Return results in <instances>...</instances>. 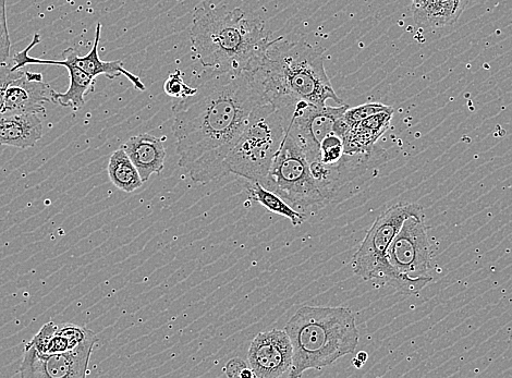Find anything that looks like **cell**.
<instances>
[{
    "label": "cell",
    "mask_w": 512,
    "mask_h": 378,
    "mask_svg": "<svg viewBox=\"0 0 512 378\" xmlns=\"http://www.w3.org/2000/svg\"><path fill=\"white\" fill-rule=\"evenodd\" d=\"M262 104L252 73L243 71L210 72L194 95L174 106L178 165L195 184L229 175L226 157Z\"/></svg>",
    "instance_id": "1"
},
{
    "label": "cell",
    "mask_w": 512,
    "mask_h": 378,
    "mask_svg": "<svg viewBox=\"0 0 512 378\" xmlns=\"http://www.w3.org/2000/svg\"><path fill=\"white\" fill-rule=\"evenodd\" d=\"M250 72L265 103L289 121L302 101L320 107L328 100L344 105L327 76L323 53L306 41L272 40Z\"/></svg>",
    "instance_id": "2"
},
{
    "label": "cell",
    "mask_w": 512,
    "mask_h": 378,
    "mask_svg": "<svg viewBox=\"0 0 512 378\" xmlns=\"http://www.w3.org/2000/svg\"><path fill=\"white\" fill-rule=\"evenodd\" d=\"M271 42L264 22L239 8L200 6L195 10L192 51L210 72L252 71Z\"/></svg>",
    "instance_id": "3"
},
{
    "label": "cell",
    "mask_w": 512,
    "mask_h": 378,
    "mask_svg": "<svg viewBox=\"0 0 512 378\" xmlns=\"http://www.w3.org/2000/svg\"><path fill=\"white\" fill-rule=\"evenodd\" d=\"M285 331L294 349L291 378L322 370L351 355L360 339L355 315L343 307H303L291 317Z\"/></svg>",
    "instance_id": "4"
},
{
    "label": "cell",
    "mask_w": 512,
    "mask_h": 378,
    "mask_svg": "<svg viewBox=\"0 0 512 378\" xmlns=\"http://www.w3.org/2000/svg\"><path fill=\"white\" fill-rule=\"evenodd\" d=\"M289 123L271 104L256 107L246 129L226 157L229 174L262 184L285 139Z\"/></svg>",
    "instance_id": "5"
},
{
    "label": "cell",
    "mask_w": 512,
    "mask_h": 378,
    "mask_svg": "<svg viewBox=\"0 0 512 378\" xmlns=\"http://www.w3.org/2000/svg\"><path fill=\"white\" fill-rule=\"evenodd\" d=\"M425 217L412 216L402 225L386 254L383 286L416 295L432 282V248Z\"/></svg>",
    "instance_id": "6"
},
{
    "label": "cell",
    "mask_w": 512,
    "mask_h": 378,
    "mask_svg": "<svg viewBox=\"0 0 512 378\" xmlns=\"http://www.w3.org/2000/svg\"><path fill=\"white\" fill-rule=\"evenodd\" d=\"M262 185L303 214L329 204L311 173L306 154L288 132Z\"/></svg>",
    "instance_id": "7"
},
{
    "label": "cell",
    "mask_w": 512,
    "mask_h": 378,
    "mask_svg": "<svg viewBox=\"0 0 512 378\" xmlns=\"http://www.w3.org/2000/svg\"><path fill=\"white\" fill-rule=\"evenodd\" d=\"M425 217L423 207L418 203H399L375 219L363 239L351 265L353 273L365 282L383 286L387 273L386 254L400 228L409 217Z\"/></svg>",
    "instance_id": "8"
},
{
    "label": "cell",
    "mask_w": 512,
    "mask_h": 378,
    "mask_svg": "<svg viewBox=\"0 0 512 378\" xmlns=\"http://www.w3.org/2000/svg\"><path fill=\"white\" fill-rule=\"evenodd\" d=\"M348 105L315 106L299 102L292 114L287 132L301 146L309 164L320 162L321 143L335 133L336 121L346 113Z\"/></svg>",
    "instance_id": "9"
},
{
    "label": "cell",
    "mask_w": 512,
    "mask_h": 378,
    "mask_svg": "<svg viewBox=\"0 0 512 378\" xmlns=\"http://www.w3.org/2000/svg\"><path fill=\"white\" fill-rule=\"evenodd\" d=\"M97 336L94 333L77 349L40 355L31 346H24L19 376L23 378H83L89 373V364Z\"/></svg>",
    "instance_id": "10"
},
{
    "label": "cell",
    "mask_w": 512,
    "mask_h": 378,
    "mask_svg": "<svg viewBox=\"0 0 512 378\" xmlns=\"http://www.w3.org/2000/svg\"><path fill=\"white\" fill-rule=\"evenodd\" d=\"M292 356L294 349L285 329H272L253 339L248 363L256 378H277L290 371Z\"/></svg>",
    "instance_id": "11"
},
{
    "label": "cell",
    "mask_w": 512,
    "mask_h": 378,
    "mask_svg": "<svg viewBox=\"0 0 512 378\" xmlns=\"http://www.w3.org/2000/svg\"><path fill=\"white\" fill-rule=\"evenodd\" d=\"M54 91L42 73L16 70L6 91L5 115H45V104L53 103Z\"/></svg>",
    "instance_id": "12"
},
{
    "label": "cell",
    "mask_w": 512,
    "mask_h": 378,
    "mask_svg": "<svg viewBox=\"0 0 512 378\" xmlns=\"http://www.w3.org/2000/svg\"><path fill=\"white\" fill-rule=\"evenodd\" d=\"M41 35L35 34L32 43L14 57V66L12 70L16 71L27 65H52L63 66L67 68L70 77L69 89L65 93H53V103L62 107H70L79 111L85 104V95L94 92L95 78L88 75L75 65L64 62V60H46L29 56L33 47L41 43Z\"/></svg>",
    "instance_id": "13"
},
{
    "label": "cell",
    "mask_w": 512,
    "mask_h": 378,
    "mask_svg": "<svg viewBox=\"0 0 512 378\" xmlns=\"http://www.w3.org/2000/svg\"><path fill=\"white\" fill-rule=\"evenodd\" d=\"M102 24H97L95 31V41L92 50L85 56H80L75 48H67L63 53L64 62L75 65L85 73H88L93 78L105 76L108 79L114 80L120 76H125L139 91H145V85L140 77L133 75L130 71L124 68L123 62L115 60V62H102L99 56V47L101 41Z\"/></svg>",
    "instance_id": "14"
},
{
    "label": "cell",
    "mask_w": 512,
    "mask_h": 378,
    "mask_svg": "<svg viewBox=\"0 0 512 378\" xmlns=\"http://www.w3.org/2000/svg\"><path fill=\"white\" fill-rule=\"evenodd\" d=\"M93 334L87 327L50 322L40 329L28 345L40 355H55L77 349Z\"/></svg>",
    "instance_id": "15"
},
{
    "label": "cell",
    "mask_w": 512,
    "mask_h": 378,
    "mask_svg": "<svg viewBox=\"0 0 512 378\" xmlns=\"http://www.w3.org/2000/svg\"><path fill=\"white\" fill-rule=\"evenodd\" d=\"M138 169L143 182L163 172L166 160L164 140L149 133L131 137L121 146Z\"/></svg>",
    "instance_id": "16"
},
{
    "label": "cell",
    "mask_w": 512,
    "mask_h": 378,
    "mask_svg": "<svg viewBox=\"0 0 512 378\" xmlns=\"http://www.w3.org/2000/svg\"><path fill=\"white\" fill-rule=\"evenodd\" d=\"M394 109L377 113L352 125L344 134V152L346 155L368 154L373 152L374 144L379 141L392 123Z\"/></svg>",
    "instance_id": "17"
},
{
    "label": "cell",
    "mask_w": 512,
    "mask_h": 378,
    "mask_svg": "<svg viewBox=\"0 0 512 378\" xmlns=\"http://www.w3.org/2000/svg\"><path fill=\"white\" fill-rule=\"evenodd\" d=\"M40 114L0 116V145L21 150L33 148L43 137Z\"/></svg>",
    "instance_id": "18"
},
{
    "label": "cell",
    "mask_w": 512,
    "mask_h": 378,
    "mask_svg": "<svg viewBox=\"0 0 512 378\" xmlns=\"http://www.w3.org/2000/svg\"><path fill=\"white\" fill-rule=\"evenodd\" d=\"M469 0H412L414 21L426 29H438L455 23Z\"/></svg>",
    "instance_id": "19"
},
{
    "label": "cell",
    "mask_w": 512,
    "mask_h": 378,
    "mask_svg": "<svg viewBox=\"0 0 512 378\" xmlns=\"http://www.w3.org/2000/svg\"><path fill=\"white\" fill-rule=\"evenodd\" d=\"M247 192L251 202L259 203L266 210L288 218L292 225L297 227L306 222V215L295 210L278 194L263 187L260 182H251Z\"/></svg>",
    "instance_id": "20"
},
{
    "label": "cell",
    "mask_w": 512,
    "mask_h": 378,
    "mask_svg": "<svg viewBox=\"0 0 512 378\" xmlns=\"http://www.w3.org/2000/svg\"><path fill=\"white\" fill-rule=\"evenodd\" d=\"M108 176L115 187L127 193L140 189L144 184L138 169L123 149L117 150L109 158Z\"/></svg>",
    "instance_id": "21"
},
{
    "label": "cell",
    "mask_w": 512,
    "mask_h": 378,
    "mask_svg": "<svg viewBox=\"0 0 512 378\" xmlns=\"http://www.w3.org/2000/svg\"><path fill=\"white\" fill-rule=\"evenodd\" d=\"M345 156L344 141L338 134L332 133L321 143L320 162L327 166H333Z\"/></svg>",
    "instance_id": "22"
},
{
    "label": "cell",
    "mask_w": 512,
    "mask_h": 378,
    "mask_svg": "<svg viewBox=\"0 0 512 378\" xmlns=\"http://www.w3.org/2000/svg\"><path fill=\"white\" fill-rule=\"evenodd\" d=\"M164 91L170 97H174V99L182 100L187 99L197 92V89H194L188 85L184 76H182L181 71H176L172 73L164 83Z\"/></svg>",
    "instance_id": "23"
},
{
    "label": "cell",
    "mask_w": 512,
    "mask_h": 378,
    "mask_svg": "<svg viewBox=\"0 0 512 378\" xmlns=\"http://www.w3.org/2000/svg\"><path fill=\"white\" fill-rule=\"evenodd\" d=\"M392 107L386 106L382 103H368L358 107L348 108L344 114V119L350 127L359 123L363 119H367L377 113L388 111Z\"/></svg>",
    "instance_id": "24"
},
{
    "label": "cell",
    "mask_w": 512,
    "mask_h": 378,
    "mask_svg": "<svg viewBox=\"0 0 512 378\" xmlns=\"http://www.w3.org/2000/svg\"><path fill=\"white\" fill-rule=\"evenodd\" d=\"M10 48L6 0H0V64L8 62Z\"/></svg>",
    "instance_id": "25"
},
{
    "label": "cell",
    "mask_w": 512,
    "mask_h": 378,
    "mask_svg": "<svg viewBox=\"0 0 512 378\" xmlns=\"http://www.w3.org/2000/svg\"><path fill=\"white\" fill-rule=\"evenodd\" d=\"M14 70L5 63L0 64V116L5 115L6 91Z\"/></svg>",
    "instance_id": "26"
},
{
    "label": "cell",
    "mask_w": 512,
    "mask_h": 378,
    "mask_svg": "<svg viewBox=\"0 0 512 378\" xmlns=\"http://www.w3.org/2000/svg\"><path fill=\"white\" fill-rule=\"evenodd\" d=\"M248 363L241 358H234L227 362L225 367V375L229 378L240 377L241 373L248 369Z\"/></svg>",
    "instance_id": "27"
},
{
    "label": "cell",
    "mask_w": 512,
    "mask_h": 378,
    "mask_svg": "<svg viewBox=\"0 0 512 378\" xmlns=\"http://www.w3.org/2000/svg\"><path fill=\"white\" fill-rule=\"evenodd\" d=\"M357 359H358L361 363L365 364V363H367V361H368V359H369V355H368V353H367V352H365V351H361V352H359V353H358Z\"/></svg>",
    "instance_id": "28"
},
{
    "label": "cell",
    "mask_w": 512,
    "mask_h": 378,
    "mask_svg": "<svg viewBox=\"0 0 512 378\" xmlns=\"http://www.w3.org/2000/svg\"><path fill=\"white\" fill-rule=\"evenodd\" d=\"M353 365H355V367H356L357 369H360V368H362V367H363V365H364V364H363V363H361V362L356 358L355 360H353Z\"/></svg>",
    "instance_id": "29"
}]
</instances>
